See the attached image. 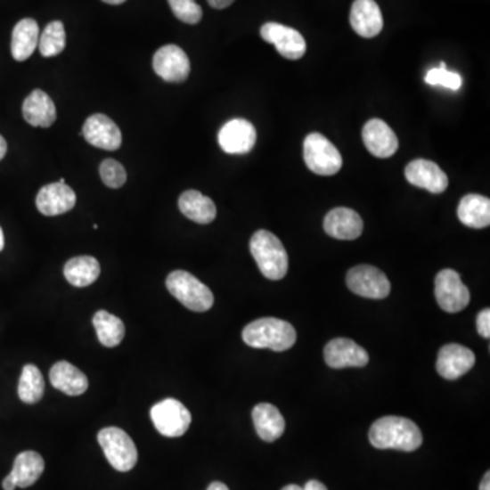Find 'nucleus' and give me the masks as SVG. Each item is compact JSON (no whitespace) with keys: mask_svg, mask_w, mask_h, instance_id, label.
<instances>
[{"mask_svg":"<svg viewBox=\"0 0 490 490\" xmlns=\"http://www.w3.org/2000/svg\"><path fill=\"white\" fill-rule=\"evenodd\" d=\"M407 182L414 187L424 188L430 193L445 192L448 187V176L436 162L429 159H414L404 169Z\"/></svg>","mask_w":490,"mask_h":490,"instance_id":"nucleus-17","label":"nucleus"},{"mask_svg":"<svg viewBox=\"0 0 490 490\" xmlns=\"http://www.w3.org/2000/svg\"><path fill=\"white\" fill-rule=\"evenodd\" d=\"M479 490H490V473L487 471L482 478L481 485H479Z\"/></svg>","mask_w":490,"mask_h":490,"instance_id":"nucleus-40","label":"nucleus"},{"mask_svg":"<svg viewBox=\"0 0 490 490\" xmlns=\"http://www.w3.org/2000/svg\"><path fill=\"white\" fill-rule=\"evenodd\" d=\"M252 257L267 280L280 281L288 273L289 257L281 240L268 231H257L249 241Z\"/></svg>","mask_w":490,"mask_h":490,"instance_id":"nucleus-3","label":"nucleus"},{"mask_svg":"<svg viewBox=\"0 0 490 490\" xmlns=\"http://www.w3.org/2000/svg\"><path fill=\"white\" fill-rule=\"evenodd\" d=\"M282 490H303V487L298 486V485H288Z\"/></svg>","mask_w":490,"mask_h":490,"instance_id":"nucleus-43","label":"nucleus"},{"mask_svg":"<svg viewBox=\"0 0 490 490\" xmlns=\"http://www.w3.org/2000/svg\"><path fill=\"white\" fill-rule=\"evenodd\" d=\"M458 218L471 229H484L490 225V200L478 193H469L458 206Z\"/></svg>","mask_w":490,"mask_h":490,"instance_id":"nucleus-24","label":"nucleus"},{"mask_svg":"<svg viewBox=\"0 0 490 490\" xmlns=\"http://www.w3.org/2000/svg\"><path fill=\"white\" fill-rule=\"evenodd\" d=\"M59 183H61V184H66V180H64L63 177H61V179L59 180Z\"/></svg>","mask_w":490,"mask_h":490,"instance_id":"nucleus-45","label":"nucleus"},{"mask_svg":"<svg viewBox=\"0 0 490 490\" xmlns=\"http://www.w3.org/2000/svg\"><path fill=\"white\" fill-rule=\"evenodd\" d=\"M425 82L430 86H445L447 89L459 90L463 81L458 72L448 71L445 63H441L437 69L428 71Z\"/></svg>","mask_w":490,"mask_h":490,"instance_id":"nucleus-33","label":"nucleus"},{"mask_svg":"<svg viewBox=\"0 0 490 490\" xmlns=\"http://www.w3.org/2000/svg\"><path fill=\"white\" fill-rule=\"evenodd\" d=\"M323 225L326 233L337 240H355L363 231L360 214L347 208H332L324 218Z\"/></svg>","mask_w":490,"mask_h":490,"instance_id":"nucleus-20","label":"nucleus"},{"mask_svg":"<svg viewBox=\"0 0 490 490\" xmlns=\"http://www.w3.org/2000/svg\"><path fill=\"white\" fill-rule=\"evenodd\" d=\"M93 326H94L95 332H97L98 340L105 347H118L125 338V323L110 312H95L94 316H93Z\"/></svg>","mask_w":490,"mask_h":490,"instance_id":"nucleus-29","label":"nucleus"},{"mask_svg":"<svg viewBox=\"0 0 490 490\" xmlns=\"http://www.w3.org/2000/svg\"><path fill=\"white\" fill-rule=\"evenodd\" d=\"M179 208L188 219L200 225L213 223L216 216L213 200L195 190L185 191L180 195Z\"/></svg>","mask_w":490,"mask_h":490,"instance_id":"nucleus-25","label":"nucleus"},{"mask_svg":"<svg viewBox=\"0 0 490 490\" xmlns=\"http://www.w3.org/2000/svg\"><path fill=\"white\" fill-rule=\"evenodd\" d=\"M4 490H15L17 486V481H15L14 476L12 473L4 479V484H2Z\"/></svg>","mask_w":490,"mask_h":490,"instance_id":"nucleus-38","label":"nucleus"},{"mask_svg":"<svg viewBox=\"0 0 490 490\" xmlns=\"http://www.w3.org/2000/svg\"><path fill=\"white\" fill-rule=\"evenodd\" d=\"M77 195L71 187L61 183L46 184L38 191L36 206L46 216H61L76 206Z\"/></svg>","mask_w":490,"mask_h":490,"instance_id":"nucleus-18","label":"nucleus"},{"mask_svg":"<svg viewBox=\"0 0 490 490\" xmlns=\"http://www.w3.org/2000/svg\"><path fill=\"white\" fill-rule=\"evenodd\" d=\"M477 331L482 338L487 339L490 337V309L486 308L479 312L477 316Z\"/></svg>","mask_w":490,"mask_h":490,"instance_id":"nucleus-35","label":"nucleus"},{"mask_svg":"<svg viewBox=\"0 0 490 490\" xmlns=\"http://www.w3.org/2000/svg\"><path fill=\"white\" fill-rule=\"evenodd\" d=\"M4 231H2V228H0V251L4 249Z\"/></svg>","mask_w":490,"mask_h":490,"instance_id":"nucleus-44","label":"nucleus"},{"mask_svg":"<svg viewBox=\"0 0 490 490\" xmlns=\"http://www.w3.org/2000/svg\"><path fill=\"white\" fill-rule=\"evenodd\" d=\"M100 263L93 257H72L64 265V277L77 288L92 285L100 277Z\"/></svg>","mask_w":490,"mask_h":490,"instance_id":"nucleus-28","label":"nucleus"},{"mask_svg":"<svg viewBox=\"0 0 490 490\" xmlns=\"http://www.w3.org/2000/svg\"><path fill=\"white\" fill-rule=\"evenodd\" d=\"M151 417L156 429L165 437H180L187 432L192 421L190 410L174 398L154 404Z\"/></svg>","mask_w":490,"mask_h":490,"instance_id":"nucleus-7","label":"nucleus"},{"mask_svg":"<svg viewBox=\"0 0 490 490\" xmlns=\"http://www.w3.org/2000/svg\"><path fill=\"white\" fill-rule=\"evenodd\" d=\"M82 135L86 139L87 143L102 149V151H118L121 146L120 128L116 126L112 118L102 115V113L87 118Z\"/></svg>","mask_w":490,"mask_h":490,"instance_id":"nucleus-15","label":"nucleus"},{"mask_svg":"<svg viewBox=\"0 0 490 490\" xmlns=\"http://www.w3.org/2000/svg\"><path fill=\"white\" fill-rule=\"evenodd\" d=\"M296 339L298 334L294 327L277 317H262L242 330V340L254 349L285 352L293 347Z\"/></svg>","mask_w":490,"mask_h":490,"instance_id":"nucleus-2","label":"nucleus"},{"mask_svg":"<svg viewBox=\"0 0 490 490\" xmlns=\"http://www.w3.org/2000/svg\"><path fill=\"white\" fill-rule=\"evenodd\" d=\"M102 2L112 4V6H118V4H125L126 0H102Z\"/></svg>","mask_w":490,"mask_h":490,"instance_id":"nucleus-42","label":"nucleus"},{"mask_svg":"<svg viewBox=\"0 0 490 490\" xmlns=\"http://www.w3.org/2000/svg\"><path fill=\"white\" fill-rule=\"evenodd\" d=\"M370 441L378 450H398L412 453L422 445V433L412 420L387 415L373 422Z\"/></svg>","mask_w":490,"mask_h":490,"instance_id":"nucleus-1","label":"nucleus"},{"mask_svg":"<svg viewBox=\"0 0 490 490\" xmlns=\"http://www.w3.org/2000/svg\"><path fill=\"white\" fill-rule=\"evenodd\" d=\"M324 360L334 370L363 368L370 363V355L363 347L347 338H335L324 347Z\"/></svg>","mask_w":490,"mask_h":490,"instance_id":"nucleus-12","label":"nucleus"},{"mask_svg":"<svg viewBox=\"0 0 490 490\" xmlns=\"http://www.w3.org/2000/svg\"><path fill=\"white\" fill-rule=\"evenodd\" d=\"M153 69L164 81L182 84L190 76V59L180 46L169 44L154 53Z\"/></svg>","mask_w":490,"mask_h":490,"instance_id":"nucleus-11","label":"nucleus"},{"mask_svg":"<svg viewBox=\"0 0 490 490\" xmlns=\"http://www.w3.org/2000/svg\"><path fill=\"white\" fill-rule=\"evenodd\" d=\"M175 17L184 23L195 25L200 22L203 17L202 7L195 0H167Z\"/></svg>","mask_w":490,"mask_h":490,"instance_id":"nucleus-32","label":"nucleus"},{"mask_svg":"<svg viewBox=\"0 0 490 490\" xmlns=\"http://www.w3.org/2000/svg\"><path fill=\"white\" fill-rule=\"evenodd\" d=\"M7 153V142L4 136L0 135V161L4 159Z\"/></svg>","mask_w":490,"mask_h":490,"instance_id":"nucleus-39","label":"nucleus"},{"mask_svg":"<svg viewBox=\"0 0 490 490\" xmlns=\"http://www.w3.org/2000/svg\"><path fill=\"white\" fill-rule=\"evenodd\" d=\"M476 365V355L469 347L450 343L441 347L436 363V370L441 378L456 380L466 375Z\"/></svg>","mask_w":490,"mask_h":490,"instance_id":"nucleus-14","label":"nucleus"},{"mask_svg":"<svg viewBox=\"0 0 490 490\" xmlns=\"http://www.w3.org/2000/svg\"><path fill=\"white\" fill-rule=\"evenodd\" d=\"M303 490H329L326 487V485L322 484V482L316 481V479H311V481L306 482V486L303 487Z\"/></svg>","mask_w":490,"mask_h":490,"instance_id":"nucleus-37","label":"nucleus"},{"mask_svg":"<svg viewBox=\"0 0 490 490\" xmlns=\"http://www.w3.org/2000/svg\"><path fill=\"white\" fill-rule=\"evenodd\" d=\"M260 36L265 43L273 44L278 53L289 61H298L306 55V38L293 28L277 22H267L260 29Z\"/></svg>","mask_w":490,"mask_h":490,"instance_id":"nucleus-10","label":"nucleus"},{"mask_svg":"<svg viewBox=\"0 0 490 490\" xmlns=\"http://www.w3.org/2000/svg\"><path fill=\"white\" fill-rule=\"evenodd\" d=\"M45 469L43 456L36 451H25L15 458L12 474L18 487H29L38 481Z\"/></svg>","mask_w":490,"mask_h":490,"instance_id":"nucleus-27","label":"nucleus"},{"mask_svg":"<svg viewBox=\"0 0 490 490\" xmlns=\"http://www.w3.org/2000/svg\"><path fill=\"white\" fill-rule=\"evenodd\" d=\"M208 490H229V487L226 486L224 482H213V484H210V486L208 487Z\"/></svg>","mask_w":490,"mask_h":490,"instance_id":"nucleus-41","label":"nucleus"},{"mask_svg":"<svg viewBox=\"0 0 490 490\" xmlns=\"http://www.w3.org/2000/svg\"><path fill=\"white\" fill-rule=\"evenodd\" d=\"M435 296L438 306L450 314L463 311L470 303V290L461 282V275L451 268L436 275Z\"/></svg>","mask_w":490,"mask_h":490,"instance_id":"nucleus-8","label":"nucleus"},{"mask_svg":"<svg viewBox=\"0 0 490 490\" xmlns=\"http://www.w3.org/2000/svg\"><path fill=\"white\" fill-rule=\"evenodd\" d=\"M97 438L115 470L127 473L135 468L138 450L127 432L116 427L104 428L98 432Z\"/></svg>","mask_w":490,"mask_h":490,"instance_id":"nucleus-5","label":"nucleus"},{"mask_svg":"<svg viewBox=\"0 0 490 490\" xmlns=\"http://www.w3.org/2000/svg\"><path fill=\"white\" fill-rule=\"evenodd\" d=\"M40 29L32 18L20 20L12 30V55L17 61H25L33 55L38 45Z\"/></svg>","mask_w":490,"mask_h":490,"instance_id":"nucleus-26","label":"nucleus"},{"mask_svg":"<svg viewBox=\"0 0 490 490\" xmlns=\"http://www.w3.org/2000/svg\"><path fill=\"white\" fill-rule=\"evenodd\" d=\"M218 143L228 154L249 153L257 143V130L251 121L233 118L219 131Z\"/></svg>","mask_w":490,"mask_h":490,"instance_id":"nucleus-13","label":"nucleus"},{"mask_svg":"<svg viewBox=\"0 0 490 490\" xmlns=\"http://www.w3.org/2000/svg\"><path fill=\"white\" fill-rule=\"evenodd\" d=\"M350 25L361 37H376L383 30L384 20L375 0H355L350 12Z\"/></svg>","mask_w":490,"mask_h":490,"instance_id":"nucleus-19","label":"nucleus"},{"mask_svg":"<svg viewBox=\"0 0 490 490\" xmlns=\"http://www.w3.org/2000/svg\"><path fill=\"white\" fill-rule=\"evenodd\" d=\"M304 161L309 170L321 176H332L342 167V156L337 147L319 133H312L304 141Z\"/></svg>","mask_w":490,"mask_h":490,"instance_id":"nucleus-6","label":"nucleus"},{"mask_svg":"<svg viewBox=\"0 0 490 490\" xmlns=\"http://www.w3.org/2000/svg\"><path fill=\"white\" fill-rule=\"evenodd\" d=\"M208 2L213 9L224 10L231 6L234 0H208Z\"/></svg>","mask_w":490,"mask_h":490,"instance_id":"nucleus-36","label":"nucleus"},{"mask_svg":"<svg viewBox=\"0 0 490 490\" xmlns=\"http://www.w3.org/2000/svg\"><path fill=\"white\" fill-rule=\"evenodd\" d=\"M23 118L33 127L48 128L56 121V108L53 98L43 90H33L23 102Z\"/></svg>","mask_w":490,"mask_h":490,"instance_id":"nucleus-21","label":"nucleus"},{"mask_svg":"<svg viewBox=\"0 0 490 490\" xmlns=\"http://www.w3.org/2000/svg\"><path fill=\"white\" fill-rule=\"evenodd\" d=\"M347 288L361 298H388L391 291L388 278L379 268L373 265H361L350 268L347 275Z\"/></svg>","mask_w":490,"mask_h":490,"instance_id":"nucleus-9","label":"nucleus"},{"mask_svg":"<svg viewBox=\"0 0 490 490\" xmlns=\"http://www.w3.org/2000/svg\"><path fill=\"white\" fill-rule=\"evenodd\" d=\"M44 389H45V381L37 366L32 363L23 366L20 383H18V396L20 401L28 404H37L43 398Z\"/></svg>","mask_w":490,"mask_h":490,"instance_id":"nucleus-30","label":"nucleus"},{"mask_svg":"<svg viewBox=\"0 0 490 490\" xmlns=\"http://www.w3.org/2000/svg\"><path fill=\"white\" fill-rule=\"evenodd\" d=\"M100 176L107 187L120 188L127 182V174L120 162L116 159H107L100 165Z\"/></svg>","mask_w":490,"mask_h":490,"instance_id":"nucleus-34","label":"nucleus"},{"mask_svg":"<svg viewBox=\"0 0 490 490\" xmlns=\"http://www.w3.org/2000/svg\"><path fill=\"white\" fill-rule=\"evenodd\" d=\"M167 288L175 298L191 311L206 312L213 306V291L184 270L170 273L167 278Z\"/></svg>","mask_w":490,"mask_h":490,"instance_id":"nucleus-4","label":"nucleus"},{"mask_svg":"<svg viewBox=\"0 0 490 490\" xmlns=\"http://www.w3.org/2000/svg\"><path fill=\"white\" fill-rule=\"evenodd\" d=\"M38 48L44 58H53L63 53V49L66 48V30L63 22L53 20L46 25L38 38Z\"/></svg>","mask_w":490,"mask_h":490,"instance_id":"nucleus-31","label":"nucleus"},{"mask_svg":"<svg viewBox=\"0 0 490 490\" xmlns=\"http://www.w3.org/2000/svg\"><path fill=\"white\" fill-rule=\"evenodd\" d=\"M51 384L66 396H78L86 392L89 380L82 371L69 361H59L49 371Z\"/></svg>","mask_w":490,"mask_h":490,"instance_id":"nucleus-22","label":"nucleus"},{"mask_svg":"<svg viewBox=\"0 0 490 490\" xmlns=\"http://www.w3.org/2000/svg\"><path fill=\"white\" fill-rule=\"evenodd\" d=\"M363 141L368 151L378 159H388L398 151V136L380 118H371L363 126Z\"/></svg>","mask_w":490,"mask_h":490,"instance_id":"nucleus-16","label":"nucleus"},{"mask_svg":"<svg viewBox=\"0 0 490 490\" xmlns=\"http://www.w3.org/2000/svg\"><path fill=\"white\" fill-rule=\"evenodd\" d=\"M252 420L257 435L267 443L278 440L285 432V419L272 404H257L252 410Z\"/></svg>","mask_w":490,"mask_h":490,"instance_id":"nucleus-23","label":"nucleus"}]
</instances>
